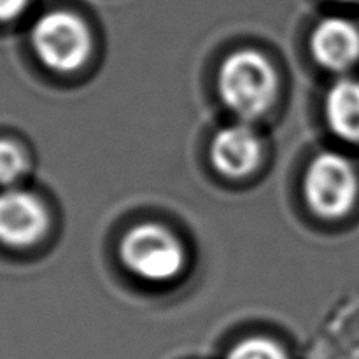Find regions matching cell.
I'll use <instances>...</instances> for the list:
<instances>
[{
	"label": "cell",
	"instance_id": "7c38bea8",
	"mask_svg": "<svg viewBox=\"0 0 359 359\" xmlns=\"http://www.w3.org/2000/svg\"><path fill=\"white\" fill-rule=\"evenodd\" d=\"M339 2H359V0H339Z\"/></svg>",
	"mask_w": 359,
	"mask_h": 359
},
{
	"label": "cell",
	"instance_id": "ba28073f",
	"mask_svg": "<svg viewBox=\"0 0 359 359\" xmlns=\"http://www.w3.org/2000/svg\"><path fill=\"white\" fill-rule=\"evenodd\" d=\"M326 118L330 128L347 142H359V83L337 81L326 97Z\"/></svg>",
	"mask_w": 359,
	"mask_h": 359
},
{
	"label": "cell",
	"instance_id": "6da1fadb",
	"mask_svg": "<svg viewBox=\"0 0 359 359\" xmlns=\"http://www.w3.org/2000/svg\"><path fill=\"white\" fill-rule=\"evenodd\" d=\"M217 86L230 111L241 119H256L272 105L277 79L262 53L242 49L224 60Z\"/></svg>",
	"mask_w": 359,
	"mask_h": 359
},
{
	"label": "cell",
	"instance_id": "7a4b0ae2",
	"mask_svg": "<svg viewBox=\"0 0 359 359\" xmlns=\"http://www.w3.org/2000/svg\"><path fill=\"white\" fill-rule=\"evenodd\" d=\"M119 255L130 272L151 283H167L184 266L181 242L163 226L144 223L123 237Z\"/></svg>",
	"mask_w": 359,
	"mask_h": 359
},
{
	"label": "cell",
	"instance_id": "52a82bcc",
	"mask_svg": "<svg viewBox=\"0 0 359 359\" xmlns=\"http://www.w3.org/2000/svg\"><path fill=\"white\" fill-rule=\"evenodd\" d=\"M316 60L333 72L349 69L359 58V32L346 18H326L312 35Z\"/></svg>",
	"mask_w": 359,
	"mask_h": 359
},
{
	"label": "cell",
	"instance_id": "8fae6325",
	"mask_svg": "<svg viewBox=\"0 0 359 359\" xmlns=\"http://www.w3.org/2000/svg\"><path fill=\"white\" fill-rule=\"evenodd\" d=\"M28 0H0V21H11L23 14Z\"/></svg>",
	"mask_w": 359,
	"mask_h": 359
},
{
	"label": "cell",
	"instance_id": "9c48e42d",
	"mask_svg": "<svg viewBox=\"0 0 359 359\" xmlns=\"http://www.w3.org/2000/svg\"><path fill=\"white\" fill-rule=\"evenodd\" d=\"M27 156L16 144L0 140V186H11L27 170Z\"/></svg>",
	"mask_w": 359,
	"mask_h": 359
},
{
	"label": "cell",
	"instance_id": "5b68a950",
	"mask_svg": "<svg viewBox=\"0 0 359 359\" xmlns=\"http://www.w3.org/2000/svg\"><path fill=\"white\" fill-rule=\"evenodd\" d=\"M49 224L41 200L18 188L0 193V242L11 248H28L41 241Z\"/></svg>",
	"mask_w": 359,
	"mask_h": 359
},
{
	"label": "cell",
	"instance_id": "277c9868",
	"mask_svg": "<svg viewBox=\"0 0 359 359\" xmlns=\"http://www.w3.org/2000/svg\"><path fill=\"white\" fill-rule=\"evenodd\" d=\"M305 198L318 216L342 217L358 196V177L353 165L339 153H321L305 174Z\"/></svg>",
	"mask_w": 359,
	"mask_h": 359
},
{
	"label": "cell",
	"instance_id": "8992f818",
	"mask_svg": "<svg viewBox=\"0 0 359 359\" xmlns=\"http://www.w3.org/2000/svg\"><path fill=\"white\" fill-rule=\"evenodd\" d=\"M212 163L228 177H244L259 163L262 142L255 130L244 123L231 125L217 132L210 147Z\"/></svg>",
	"mask_w": 359,
	"mask_h": 359
},
{
	"label": "cell",
	"instance_id": "3957f363",
	"mask_svg": "<svg viewBox=\"0 0 359 359\" xmlns=\"http://www.w3.org/2000/svg\"><path fill=\"white\" fill-rule=\"evenodd\" d=\"M32 44L46 67L56 72H74L90 55L91 35L76 14L53 11L39 18L32 30Z\"/></svg>",
	"mask_w": 359,
	"mask_h": 359
},
{
	"label": "cell",
	"instance_id": "30bf717a",
	"mask_svg": "<svg viewBox=\"0 0 359 359\" xmlns=\"http://www.w3.org/2000/svg\"><path fill=\"white\" fill-rule=\"evenodd\" d=\"M226 359H287L283 347L269 339H248L235 346Z\"/></svg>",
	"mask_w": 359,
	"mask_h": 359
}]
</instances>
